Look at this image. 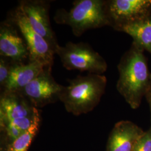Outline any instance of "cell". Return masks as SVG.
Returning a JSON list of instances; mask_svg holds the SVG:
<instances>
[{
	"mask_svg": "<svg viewBox=\"0 0 151 151\" xmlns=\"http://www.w3.org/2000/svg\"><path fill=\"white\" fill-rule=\"evenodd\" d=\"M144 50L133 42L118 65L116 88L132 108H136L151 87V73Z\"/></svg>",
	"mask_w": 151,
	"mask_h": 151,
	"instance_id": "cell-1",
	"label": "cell"
},
{
	"mask_svg": "<svg viewBox=\"0 0 151 151\" xmlns=\"http://www.w3.org/2000/svg\"><path fill=\"white\" fill-rule=\"evenodd\" d=\"M68 85L63 86L60 100L66 110L74 115L88 113L97 105L107 84L103 75L88 73L68 80Z\"/></svg>",
	"mask_w": 151,
	"mask_h": 151,
	"instance_id": "cell-2",
	"label": "cell"
},
{
	"mask_svg": "<svg viewBox=\"0 0 151 151\" xmlns=\"http://www.w3.org/2000/svg\"><path fill=\"white\" fill-rule=\"evenodd\" d=\"M54 20L58 24L69 26L76 37H80L88 30L109 26L106 1L76 0L69 11L58 10Z\"/></svg>",
	"mask_w": 151,
	"mask_h": 151,
	"instance_id": "cell-3",
	"label": "cell"
},
{
	"mask_svg": "<svg viewBox=\"0 0 151 151\" xmlns=\"http://www.w3.org/2000/svg\"><path fill=\"white\" fill-rule=\"evenodd\" d=\"M55 54L58 55L67 70L102 75L108 68L103 57L86 43L68 42L65 46L58 45L55 49Z\"/></svg>",
	"mask_w": 151,
	"mask_h": 151,
	"instance_id": "cell-4",
	"label": "cell"
},
{
	"mask_svg": "<svg viewBox=\"0 0 151 151\" xmlns=\"http://www.w3.org/2000/svg\"><path fill=\"white\" fill-rule=\"evenodd\" d=\"M106 10L109 26L115 30L151 15V0H108Z\"/></svg>",
	"mask_w": 151,
	"mask_h": 151,
	"instance_id": "cell-5",
	"label": "cell"
},
{
	"mask_svg": "<svg viewBox=\"0 0 151 151\" xmlns=\"http://www.w3.org/2000/svg\"><path fill=\"white\" fill-rule=\"evenodd\" d=\"M11 19L24 37L29 51V61L38 62L45 67H52L55 54L53 50L41 35L34 30L19 6L13 12Z\"/></svg>",
	"mask_w": 151,
	"mask_h": 151,
	"instance_id": "cell-6",
	"label": "cell"
},
{
	"mask_svg": "<svg viewBox=\"0 0 151 151\" xmlns=\"http://www.w3.org/2000/svg\"><path fill=\"white\" fill-rule=\"evenodd\" d=\"M52 68L45 67L35 78L20 91L35 108H42L60 100L63 86L55 81L52 75Z\"/></svg>",
	"mask_w": 151,
	"mask_h": 151,
	"instance_id": "cell-7",
	"label": "cell"
},
{
	"mask_svg": "<svg viewBox=\"0 0 151 151\" xmlns=\"http://www.w3.org/2000/svg\"><path fill=\"white\" fill-rule=\"evenodd\" d=\"M34 30L41 35L55 53L59 45L50 23V2L44 0H23L18 6Z\"/></svg>",
	"mask_w": 151,
	"mask_h": 151,
	"instance_id": "cell-8",
	"label": "cell"
},
{
	"mask_svg": "<svg viewBox=\"0 0 151 151\" xmlns=\"http://www.w3.org/2000/svg\"><path fill=\"white\" fill-rule=\"evenodd\" d=\"M14 22L7 20L0 26V54L14 63H23L29 58L27 45L19 36Z\"/></svg>",
	"mask_w": 151,
	"mask_h": 151,
	"instance_id": "cell-9",
	"label": "cell"
},
{
	"mask_svg": "<svg viewBox=\"0 0 151 151\" xmlns=\"http://www.w3.org/2000/svg\"><path fill=\"white\" fill-rule=\"evenodd\" d=\"M37 109L20 92H3L0 100L1 127L13 120L32 116Z\"/></svg>",
	"mask_w": 151,
	"mask_h": 151,
	"instance_id": "cell-10",
	"label": "cell"
},
{
	"mask_svg": "<svg viewBox=\"0 0 151 151\" xmlns=\"http://www.w3.org/2000/svg\"><path fill=\"white\" fill-rule=\"evenodd\" d=\"M46 67L38 62H13L9 78L3 92H20L38 76Z\"/></svg>",
	"mask_w": 151,
	"mask_h": 151,
	"instance_id": "cell-11",
	"label": "cell"
},
{
	"mask_svg": "<svg viewBox=\"0 0 151 151\" xmlns=\"http://www.w3.org/2000/svg\"><path fill=\"white\" fill-rule=\"evenodd\" d=\"M138 129L129 122L118 123L114 128L109 142L108 151H132L138 138Z\"/></svg>",
	"mask_w": 151,
	"mask_h": 151,
	"instance_id": "cell-12",
	"label": "cell"
},
{
	"mask_svg": "<svg viewBox=\"0 0 151 151\" xmlns=\"http://www.w3.org/2000/svg\"><path fill=\"white\" fill-rule=\"evenodd\" d=\"M118 31L129 35L133 39V42L151 54V15L120 27Z\"/></svg>",
	"mask_w": 151,
	"mask_h": 151,
	"instance_id": "cell-13",
	"label": "cell"
},
{
	"mask_svg": "<svg viewBox=\"0 0 151 151\" xmlns=\"http://www.w3.org/2000/svg\"><path fill=\"white\" fill-rule=\"evenodd\" d=\"M40 122V116H39L27 131L11 142L8 151H27L34 137L38 132Z\"/></svg>",
	"mask_w": 151,
	"mask_h": 151,
	"instance_id": "cell-14",
	"label": "cell"
},
{
	"mask_svg": "<svg viewBox=\"0 0 151 151\" xmlns=\"http://www.w3.org/2000/svg\"><path fill=\"white\" fill-rule=\"evenodd\" d=\"M13 62L11 60L1 56L0 58V85L2 88L5 86L10 75Z\"/></svg>",
	"mask_w": 151,
	"mask_h": 151,
	"instance_id": "cell-15",
	"label": "cell"
},
{
	"mask_svg": "<svg viewBox=\"0 0 151 151\" xmlns=\"http://www.w3.org/2000/svg\"><path fill=\"white\" fill-rule=\"evenodd\" d=\"M132 151H151V130L138 138Z\"/></svg>",
	"mask_w": 151,
	"mask_h": 151,
	"instance_id": "cell-16",
	"label": "cell"
},
{
	"mask_svg": "<svg viewBox=\"0 0 151 151\" xmlns=\"http://www.w3.org/2000/svg\"><path fill=\"white\" fill-rule=\"evenodd\" d=\"M146 97H147L148 99V100L149 101L150 103V107H151V88L149 89V90L148 91V92H147L146 95Z\"/></svg>",
	"mask_w": 151,
	"mask_h": 151,
	"instance_id": "cell-17",
	"label": "cell"
},
{
	"mask_svg": "<svg viewBox=\"0 0 151 151\" xmlns=\"http://www.w3.org/2000/svg\"><path fill=\"white\" fill-rule=\"evenodd\" d=\"M150 88H151V87H150Z\"/></svg>",
	"mask_w": 151,
	"mask_h": 151,
	"instance_id": "cell-18",
	"label": "cell"
}]
</instances>
